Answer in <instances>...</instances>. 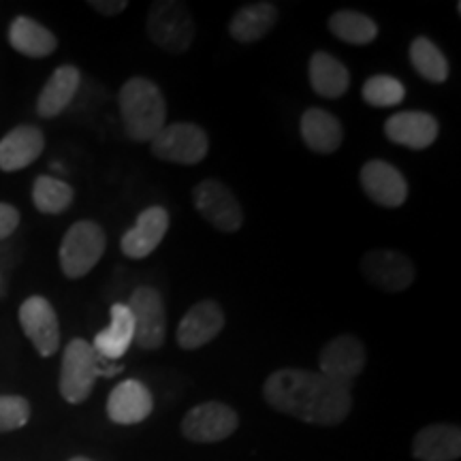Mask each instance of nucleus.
<instances>
[{
    "instance_id": "f257e3e1",
    "label": "nucleus",
    "mask_w": 461,
    "mask_h": 461,
    "mask_svg": "<svg viewBox=\"0 0 461 461\" xmlns=\"http://www.w3.org/2000/svg\"><path fill=\"white\" fill-rule=\"evenodd\" d=\"M263 397L276 412L310 425L333 428L353 411V395L344 384L322 376L321 372L282 367L265 380Z\"/></svg>"
},
{
    "instance_id": "f03ea898",
    "label": "nucleus",
    "mask_w": 461,
    "mask_h": 461,
    "mask_svg": "<svg viewBox=\"0 0 461 461\" xmlns=\"http://www.w3.org/2000/svg\"><path fill=\"white\" fill-rule=\"evenodd\" d=\"M124 131L132 141L149 143L167 124V103L152 79L131 77L118 95Z\"/></svg>"
},
{
    "instance_id": "7ed1b4c3",
    "label": "nucleus",
    "mask_w": 461,
    "mask_h": 461,
    "mask_svg": "<svg viewBox=\"0 0 461 461\" xmlns=\"http://www.w3.org/2000/svg\"><path fill=\"white\" fill-rule=\"evenodd\" d=\"M95 353L90 342L75 338L67 344L60 367V395L68 403H82L92 393L99 376H115L122 372V366H105Z\"/></svg>"
},
{
    "instance_id": "20e7f679",
    "label": "nucleus",
    "mask_w": 461,
    "mask_h": 461,
    "mask_svg": "<svg viewBox=\"0 0 461 461\" xmlns=\"http://www.w3.org/2000/svg\"><path fill=\"white\" fill-rule=\"evenodd\" d=\"M148 34L160 50L184 54L193 45L197 28L186 5L177 0H157L149 5Z\"/></svg>"
},
{
    "instance_id": "39448f33",
    "label": "nucleus",
    "mask_w": 461,
    "mask_h": 461,
    "mask_svg": "<svg viewBox=\"0 0 461 461\" xmlns=\"http://www.w3.org/2000/svg\"><path fill=\"white\" fill-rule=\"evenodd\" d=\"M105 230L92 221H79L67 230L60 244V267L67 278H84L105 255Z\"/></svg>"
},
{
    "instance_id": "423d86ee",
    "label": "nucleus",
    "mask_w": 461,
    "mask_h": 461,
    "mask_svg": "<svg viewBox=\"0 0 461 461\" xmlns=\"http://www.w3.org/2000/svg\"><path fill=\"white\" fill-rule=\"evenodd\" d=\"M152 154L165 163L197 165L207 157L210 140L205 131L193 122L165 124L152 141Z\"/></svg>"
},
{
    "instance_id": "0eeeda50",
    "label": "nucleus",
    "mask_w": 461,
    "mask_h": 461,
    "mask_svg": "<svg viewBox=\"0 0 461 461\" xmlns=\"http://www.w3.org/2000/svg\"><path fill=\"white\" fill-rule=\"evenodd\" d=\"M129 310L135 322L132 342L141 350H157L163 346L167 336L165 302L158 288L137 286L129 299Z\"/></svg>"
},
{
    "instance_id": "6e6552de",
    "label": "nucleus",
    "mask_w": 461,
    "mask_h": 461,
    "mask_svg": "<svg viewBox=\"0 0 461 461\" xmlns=\"http://www.w3.org/2000/svg\"><path fill=\"white\" fill-rule=\"evenodd\" d=\"M193 203L212 227L222 233H235L244 224V210L238 197L221 180H203L193 190Z\"/></svg>"
},
{
    "instance_id": "1a4fd4ad",
    "label": "nucleus",
    "mask_w": 461,
    "mask_h": 461,
    "mask_svg": "<svg viewBox=\"0 0 461 461\" xmlns=\"http://www.w3.org/2000/svg\"><path fill=\"white\" fill-rule=\"evenodd\" d=\"M240 417L233 408L222 402H205L186 412L182 420V434L190 442L212 445L222 442L238 429Z\"/></svg>"
},
{
    "instance_id": "9d476101",
    "label": "nucleus",
    "mask_w": 461,
    "mask_h": 461,
    "mask_svg": "<svg viewBox=\"0 0 461 461\" xmlns=\"http://www.w3.org/2000/svg\"><path fill=\"white\" fill-rule=\"evenodd\" d=\"M361 274L372 286L387 293H402L417 278L411 258L389 248H374L361 258Z\"/></svg>"
},
{
    "instance_id": "9b49d317",
    "label": "nucleus",
    "mask_w": 461,
    "mask_h": 461,
    "mask_svg": "<svg viewBox=\"0 0 461 461\" xmlns=\"http://www.w3.org/2000/svg\"><path fill=\"white\" fill-rule=\"evenodd\" d=\"M367 353L366 346L353 333H342L333 338L319 357V372L333 383L350 389V383L366 370Z\"/></svg>"
},
{
    "instance_id": "f8f14e48",
    "label": "nucleus",
    "mask_w": 461,
    "mask_h": 461,
    "mask_svg": "<svg viewBox=\"0 0 461 461\" xmlns=\"http://www.w3.org/2000/svg\"><path fill=\"white\" fill-rule=\"evenodd\" d=\"M20 325L41 357H51L60 346V325L56 310L45 297H28L20 305Z\"/></svg>"
},
{
    "instance_id": "ddd939ff",
    "label": "nucleus",
    "mask_w": 461,
    "mask_h": 461,
    "mask_svg": "<svg viewBox=\"0 0 461 461\" xmlns=\"http://www.w3.org/2000/svg\"><path fill=\"white\" fill-rule=\"evenodd\" d=\"M222 330L224 312L221 303L214 299H203L184 314L180 325H177L176 342L182 350H197L221 336Z\"/></svg>"
},
{
    "instance_id": "4468645a",
    "label": "nucleus",
    "mask_w": 461,
    "mask_h": 461,
    "mask_svg": "<svg viewBox=\"0 0 461 461\" xmlns=\"http://www.w3.org/2000/svg\"><path fill=\"white\" fill-rule=\"evenodd\" d=\"M359 182L363 193L383 207H402L408 199V182L400 169L387 160H367L361 167Z\"/></svg>"
},
{
    "instance_id": "2eb2a0df",
    "label": "nucleus",
    "mask_w": 461,
    "mask_h": 461,
    "mask_svg": "<svg viewBox=\"0 0 461 461\" xmlns=\"http://www.w3.org/2000/svg\"><path fill=\"white\" fill-rule=\"evenodd\" d=\"M169 230V212L160 205L146 207L132 227L122 235L120 248L129 258H146L152 255Z\"/></svg>"
},
{
    "instance_id": "dca6fc26",
    "label": "nucleus",
    "mask_w": 461,
    "mask_h": 461,
    "mask_svg": "<svg viewBox=\"0 0 461 461\" xmlns=\"http://www.w3.org/2000/svg\"><path fill=\"white\" fill-rule=\"evenodd\" d=\"M154 408L152 393L140 380L115 384L107 400V417L118 425H137L149 417Z\"/></svg>"
},
{
    "instance_id": "f3484780",
    "label": "nucleus",
    "mask_w": 461,
    "mask_h": 461,
    "mask_svg": "<svg viewBox=\"0 0 461 461\" xmlns=\"http://www.w3.org/2000/svg\"><path fill=\"white\" fill-rule=\"evenodd\" d=\"M438 120L425 112H400L393 113L384 122V135L397 146H406L411 149H425L438 140Z\"/></svg>"
},
{
    "instance_id": "a211bd4d",
    "label": "nucleus",
    "mask_w": 461,
    "mask_h": 461,
    "mask_svg": "<svg viewBox=\"0 0 461 461\" xmlns=\"http://www.w3.org/2000/svg\"><path fill=\"white\" fill-rule=\"evenodd\" d=\"M45 137L37 126H17L0 140V169L20 171L43 154Z\"/></svg>"
},
{
    "instance_id": "6ab92c4d",
    "label": "nucleus",
    "mask_w": 461,
    "mask_h": 461,
    "mask_svg": "<svg viewBox=\"0 0 461 461\" xmlns=\"http://www.w3.org/2000/svg\"><path fill=\"white\" fill-rule=\"evenodd\" d=\"M302 137L312 152L316 154H333L338 152L344 140L342 122L331 112L321 107L305 109L299 122Z\"/></svg>"
},
{
    "instance_id": "aec40b11",
    "label": "nucleus",
    "mask_w": 461,
    "mask_h": 461,
    "mask_svg": "<svg viewBox=\"0 0 461 461\" xmlns=\"http://www.w3.org/2000/svg\"><path fill=\"white\" fill-rule=\"evenodd\" d=\"M132 338H135V322H132L129 305L113 303L109 310V325L96 333L92 348L105 361L120 359L129 350Z\"/></svg>"
},
{
    "instance_id": "412c9836",
    "label": "nucleus",
    "mask_w": 461,
    "mask_h": 461,
    "mask_svg": "<svg viewBox=\"0 0 461 461\" xmlns=\"http://www.w3.org/2000/svg\"><path fill=\"white\" fill-rule=\"evenodd\" d=\"M412 455L419 461H455L461 455V431L455 425H428L414 436Z\"/></svg>"
},
{
    "instance_id": "4be33fe9",
    "label": "nucleus",
    "mask_w": 461,
    "mask_h": 461,
    "mask_svg": "<svg viewBox=\"0 0 461 461\" xmlns=\"http://www.w3.org/2000/svg\"><path fill=\"white\" fill-rule=\"evenodd\" d=\"M79 82H82V75H79L77 67L65 65L58 67L48 84L43 86L41 95L37 101V112L41 118H56L58 113H62L71 105V101L77 95Z\"/></svg>"
},
{
    "instance_id": "5701e85b",
    "label": "nucleus",
    "mask_w": 461,
    "mask_h": 461,
    "mask_svg": "<svg viewBox=\"0 0 461 461\" xmlns=\"http://www.w3.org/2000/svg\"><path fill=\"white\" fill-rule=\"evenodd\" d=\"M278 22V7L274 3H250L230 17L229 34L240 43H255L272 32Z\"/></svg>"
},
{
    "instance_id": "b1692460",
    "label": "nucleus",
    "mask_w": 461,
    "mask_h": 461,
    "mask_svg": "<svg viewBox=\"0 0 461 461\" xmlns=\"http://www.w3.org/2000/svg\"><path fill=\"white\" fill-rule=\"evenodd\" d=\"M310 86L322 99H339L350 86V73L338 58L327 51H314L310 58Z\"/></svg>"
},
{
    "instance_id": "393cba45",
    "label": "nucleus",
    "mask_w": 461,
    "mask_h": 461,
    "mask_svg": "<svg viewBox=\"0 0 461 461\" xmlns=\"http://www.w3.org/2000/svg\"><path fill=\"white\" fill-rule=\"evenodd\" d=\"M9 43L15 51H20V54L31 56V58L50 56L58 45L56 37L48 31V28L26 15L15 17V20L11 22Z\"/></svg>"
},
{
    "instance_id": "a878e982",
    "label": "nucleus",
    "mask_w": 461,
    "mask_h": 461,
    "mask_svg": "<svg viewBox=\"0 0 461 461\" xmlns=\"http://www.w3.org/2000/svg\"><path fill=\"white\" fill-rule=\"evenodd\" d=\"M330 31L339 41L350 45H367L378 37V24L366 14L353 9L336 11L330 17Z\"/></svg>"
},
{
    "instance_id": "bb28decb",
    "label": "nucleus",
    "mask_w": 461,
    "mask_h": 461,
    "mask_svg": "<svg viewBox=\"0 0 461 461\" xmlns=\"http://www.w3.org/2000/svg\"><path fill=\"white\" fill-rule=\"evenodd\" d=\"M411 65L420 77L431 84H445L448 77V60L442 50L428 37H417L411 43Z\"/></svg>"
},
{
    "instance_id": "cd10ccee",
    "label": "nucleus",
    "mask_w": 461,
    "mask_h": 461,
    "mask_svg": "<svg viewBox=\"0 0 461 461\" xmlns=\"http://www.w3.org/2000/svg\"><path fill=\"white\" fill-rule=\"evenodd\" d=\"M73 188L58 177L41 176L32 186V203L41 214H62L73 203Z\"/></svg>"
},
{
    "instance_id": "c85d7f7f",
    "label": "nucleus",
    "mask_w": 461,
    "mask_h": 461,
    "mask_svg": "<svg viewBox=\"0 0 461 461\" xmlns=\"http://www.w3.org/2000/svg\"><path fill=\"white\" fill-rule=\"evenodd\" d=\"M361 96L372 107H395L406 99V88L391 75H374L363 84Z\"/></svg>"
},
{
    "instance_id": "c756f323",
    "label": "nucleus",
    "mask_w": 461,
    "mask_h": 461,
    "mask_svg": "<svg viewBox=\"0 0 461 461\" xmlns=\"http://www.w3.org/2000/svg\"><path fill=\"white\" fill-rule=\"evenodd\" d=\"M31 419V403L20 395H0V431L24 428Z\"/></svg>"
},
{
    "instance_id": "7c9ffc66",
    "label": "nucleus",
    "mask_w": 461,
    "mask_h": 461,
    "mask_svg": "<svg viewBox=\"0 0 461 461\" xmlns=\"http://www.w3.org/2000/svg\"><path fill=\"white\" fill-rule=\"evenodd\" d=\"M20 224V212L14 205L0 203V241L7 240Z\"/></svg>"
},
{
    "instance_id": "2f4dec72",
    "label": "nucleus",
    "mask_w": 461,
    "mask_h": 461,
    "mask_svg": "<svg viewBox=\"0 0 461 461\" xmlns=\"http://www.w3.org/2000/svg\"><path fill=\"white\" fill-rule=\"evenodd\" d=\"M90 7L95 9L96 14L113 17V15L124 14L126 7H129V3H126V0H92Z\"/></svg>"
},
{
    "instance_id": "473e14b6",
    "label": "nucleus",
    "mask_w": 461,
    "mask_h": 461,
    "mask_svg": "<svg viewBox=\"0 0 461 461\" xmlns=\"http://www.w3.org/2000/svg\"><path fill=\"white\" fill-rule=\"evenodd\" d=\"M68 461H92V459H88V457H73V459H68Z\"/></svg>"
}]
</instances>
